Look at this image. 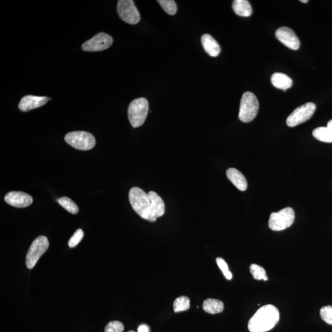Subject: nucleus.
Returning a JSON list of instances; mask_svg holds the SVG:
<instances>
[{
    "mask_svg": "<svg viewBox=\"0 0 332 332\" xmlns=\"http://www.w3.org/2000/svg\"><path fill=\"white\" fill-rule=\"evenodd\" d=\"M280 320V313L275 306L267 305L256 312L249 320L250 332H267L275 327Z\"/></svg>",
    "mask_w": 332,
    "mask_h": 332,
    "instance_id": "1",
    "label": "nucleus"
},
{
    "mask_svg": "<svg viewBox=\"0 0 332 332\" xmlns=\"http://www.w3.org/2000/svg\"><path fill=\"white\" fill-rule=\"evenodd\" d=\"M129 199L132 209L140 217L148 221H156L157 218L152 209L150 199L141 188H132L129 191Z\"/></svg>",
    "mask_w": 332,
    "mask_h": 332,
    "instance_id": "2",
    "label": "nucleus"
},
{
    "mask_svg": "<svg viewBox=\"0 0 332 332\" xmlns=\"http://www.w3.org/2000/svg\"><path fill=\"white\" fill-rule=\"evenodd\" d=\"M149 111V103L145 98L135 99L129 105L128 114L129 122L132 127L139 128L147 119Z\"/></svg>",
    "mask_w": 332,
    "mask_h": 332,
    "instance_id": "3",
    "label": "nucleus"
},
{
    "mask_svg": "<svg viewBox=\"0 0 332 332\" xmlns=\"http://www.w3.org/2000/svg\"><path fill=\"white\" fill-rule=\"evenodd\" d=\"M259 109L257 97L250 92H245L242 96L238 117L241 122L249 123L254 120Z\"/></svg>",
    "mask_w": 332,
    "mask_h": 332,
    "instance_id": "4",
    "label": "nucleus"
},
{
    "mask_svg": "<svg viewBox=\"0 0 332 332\" xmlns=\"http://www.w3.org/2000/svg\"><path fill=\"white\" fill-rule=\"evenodd\" d=\"M65 141L72 147L83 151L91 150L96 143L94 136L86 131L69 132L65 136Z\"/></svg>",
    "mask_w": 332,
    "mask_h": 332,
    "instance_id": "5",
    "label": "nucleus"
},
{
    "mask_svg": "<svg viewBox=\"0 0 332 332\" xmlns=\"http://www.w3.org/2000/svg\"><path fill=\"white\" fill-rule=\"evenodd\" d=\"M49 246L48 239L45 236H39L33 241L28 251L25 261L28 268H34L39 259L47 251Z\"/></svg>",
    "mask_w": 332,
    "mask_h": 332,
    "instance_id": "6",
    "label": "nucleus"
},
{
    "mask_svg": "<svg viewBox=\"0 0 332 332\" xmlns=\"http://www.w3.org/2000/svg\"><path fill=\"white\" fill-rule=\"evenodd\" d=\"M295 212L291 207H286L270 215L269 227L274 231H281L288 229L293 224Z\"/></svg>",
    "mask_w": 332,
    "mask_h": 332,
    "instance_id": "7",
    "label": "nucleus"
},
{
    "mask_svg": "<svg viewBox=\"0 0 332 332\" xmlns=\"http://www.w3.org/2000/svg\"><path fill=\"white\" fill-rule=\"evenodd\" d=\"M316 109L314 103L309 102L295 109L287 118L286 124L289 127H295L310 119Z\"/></svg>",
    "mask_w": 332,
    "mask_h": 332,
    "instance_id": "8",
    "label": "nucleus"
},
{
    "mask_svg": "<svg viewBox=\"0 0 332 332\" xmlns=\"http://www.w3.org/2000/svg\"><path fill=\"white\" fill-rule=\"evenodd\" d=\"M117 11L120 18L126 23L131 25L139 23L140 13L132 0H119L117 4Z\"/></svg>",
    "mask_w": 332,
    "mask_h": 332,
    "instance_id": "9",
    "label": "nucleus"
},
{
    "mask_svg": "<svg viewBox=\"0 0 332 332\" xmlns=\"http://www.w3.org/2000/svg\"><path fill=\"white\" fill-rule=\"evenodd\" d=\"M113 43L111 36L105 33H99L82 45V49L86 52L102 51L109 48Z\"/></svg>",
    "mask_w": 332,
    "mask_h": 332,
    "instance_id": "10",
    "label": "nucleus"
},
{
    "mask_svg": "<svg viewBox=\"0 0 332 332\" xmlns=\"http://www.w3.org/2000/svg\"><path fill=\"white\" fill-rule=\"evenodd\" d=\"M278 40L285 45L288 48L297 50L300 48V42L293 30L290 28L283 27L279 28L275 32Z\"/></svg>",
    "mask_w": 332,
    "mask_h": 332,
    "instance_id": "11",
    "label": "nucleus"
},
{
    "mask_svg": "<svg viewBox=\"0 0 332 332\" xmlns=\"http://www.w3.org/2000/svg\"><path fill=\"white\" fill-rule=\"evenodd\" d=\"M5 201L11 206L24 208L29 206L33 201L32 197L22 191H11L5 196Z\"/></svg>",
    "mask_w": 332,
    "mask_h": 332,
    "instance_id": "12",
    "label": "nucleus"
},
{
    "mask_svg": "<svg viewBox=\"0 0 332 332\" xmlns=\"http://www.w3.org/2000/svg\"><path fill=\"white\" fill-rule=\"evenodd\" d=\"M47 97H38L34 95H26L22 98L19 104V108L22 112H28L41 107L48 102Z\"/></svg>",
    "mask_w": 332,
    "mask_h": 332,
    "instance_id": "13",
    "label": "nucleus"
},
{
    "mask_svg": "<svg viewBox=\"0 0 332 332\" xmlns=\"http://www.w3.org/2000/svg\"><path fill=\"white\" fill-rule=\"evenodd\" d=\"M227 178L239 190L244 191L247 188V182L246 177L240 171L235 168L228 169L226 172Z\"/></svg>",
    "mask_w": 332,
    "mask_h": 332,
    "instance_id": "14",
    "label": "nucleus"
},
{
    "mask_svg": "<svg viewBox=\"0 0 332 332\" xmlns=\"http://www.w3.org/2000/svg\"><path fill=\"white\" fill-rule=\"evenodd\" d=\"M201 43L205 51L212 57H216L220 54V45L212 36L209 34L202 35Z\"/></svg>",
    "mask_w": 332,
    "mask_h": 332,
    "instance_id": "15",
    "label": "nucleus"
},
{
    "mask_svg": "<svg viewBox=\"0 0 332 332\" xmlns=\"http://www.w3.org/2000/svg\"><path fill=\"white\" fill-rule=\"evenodd\" d=\"M151 202L152 209L156 218L164 215L165 205L162 199L154 191H151L148 194Z\"/></svg>",
    "mask_w": 332,
    "mask_h": 332,
    "instance_id": "16",
    "label": "nucleus"
},
{
    "mask_svg": "<svg viewBox=\"0 0 332 332\" xmlns=\"http://www.w3.org/2000/svg\"><path fill=\"white\" fill-rule=\"evenodd\" d=\"M271 83L275 88L283 90L284 91L291 88L292 85V80L291 78L283 73L279 72L272 75Z\"/></svg>",
    "mask_w": 332,
    "mask_h": 332,
    "instance_id": "17",
    "label": "nucleus"
},
{
    "mask_svg": "<svg viewBox=\"0 0 332 332\" xmlns=\"http://www.w3.org/2000/svg\"><path fill=\"white\" fill-rule=\"evenodd\" d=\"M233 10L236 15L242 17L252 15V8L247 0H235L232 5Z\"/></svg>",
    "mask_w": 332,
    "mask_h": 332,
    "instance_id": "18",
    "label": "nucleus"
},
{
    "mask_svg": "<svg viewBox=\"0 0 332 332\" xmlns=\"http://www.w3.org/2000/svg\"><path fill=\"white\" fill-rule=\"evenodd\" d=\"M202 307L206 313L215 314L222 313L224 310V306L223 302L220 300L209 298L204 301Z\"/></svg>",
    "mask_w": 332,
    "mask_h": 332,
    "instance_id": "19",
    "label": "nucleus"
},
{
    "mask_svg": "<svg viewBox=\"0 0 332 332\" xmlns=\"http://www.w3.org/2000/svg\"><path fill=\"white\" fill-rule=\"evenodd\" d=\"M313 135L316 139L325 143H332V133L327 127H319L315 129Z\"/></svg>",
    "mask_w": 332,
    "mask_h": 332,
    "instance_id": "20",
    "label": "nucleus"
},
{
    "mask_svg": "<svg viewBox=\"0 0 332 332\" xmlns=\"http://www.w3.org/2000/svg\"><path fill=\"white\" fill-rule=\"evenodd\" d=\"M56 201H58L61 206L68 211L69 212L71 213L72 214L75 215L78 213V207L71 199L67 198V197H62L61 198L56 199Z\"/></svg>",
    "mask_w": 332,
    "mask_h": 332,
    "instance_id": "21",
    "label": "nucleus"
},
{
    "mask_svg": "<svg viewBox=\"0 0 332 332\" xmlns=\"http://www.w3.org/2000/svg\"><path fill=\"white\" fill-rule=\"evenodd\" d=\"M190 307V301L189 298L186 296H181L177 298L174 302L173 308L175 313H179L187 311Z\"/></svg>",
    "mask_w": 332,
    "mask_h": 332,
    "instance_id": "22",
    "label": "nucleus"
},
{
    "mask_svg": "<svg viewBox=\"0 0 332 332\" xmlns=\"http://www.w3.org/2000/svg\"><path fill=\"white\" fill-rule=\"evenodd\" d=\"M250 271L251 272L252 276L255 280L267 281L268 280L267 276L265 269L263 267L258 265V264H252L250 266Z\"/></svg>",
    "mask_w": 332,
    "mask_h": 332,
    "instance_id": "23",
    "label": "nucleus"
},
{
    "mask_svg": "<svg viewBox=\"0 0 332 332\" xmlns=\"http://www.w3.org/2000/svg\"><path fill=\"white\" fill-rule=\"evenodd\" d=\"M157 2L169 15H174L176 13L177 8L174 0H158Z\"/></svg>",
    "mask_w": 332,
    "mask_h": 332,
    "instance_id": "24",
    "label": "nucleus"
},
{
    "mask_svg": "<svg viewBox=\"0 0 332 332\" xmlns=\"http://www.w3.org/2000/svg\"><path fill=\"white\" fill-rule=\"evenodd\" d=\"M320 317H321L323 321L332 325V306L328 305L325 306L320 309Z\"/></svg>",
    "mask_w": 332,
    "mask_h": 332,
    "instance_id": "25",
    "label": "nucleus"
},
{
    "mask_svg": "<svg viewBox=\"0 0 332 332\" xmlns=\"http://www.w3.org/2000/svg\"><path fill=\"white\" fill-rule=\"evenodd\" d=\"M84 232L82 230L78 229L76 231L74 234L73 235L69 241L68 244L70 248H73V247L77 246L80 243V241L82 240Z\"/></svg>",
    "mask_w": 332,
    "mask_h": 332,
    "instance_id": "26",
    "label": "nucleus"
},
{
    "mask_svg": "<svg viewBox=\"0 0 332 332\" xmlns=\"http://www.w3.org/2000/svg\"><path fill=\"white\" fill-rule=\"evenodd\" d=\"M216 263H217L219 268L221 269L222 273H223L224 276L226 278L227 280H232V274L231 273V272L229 271V267H228L227 264L225 262L224 259H222V258H216Z\"/></svg>",
    "mask_w": 332,
    "mask_h": 332,
    "instance_id": "27",
    "label": "nucleus"
},
{
    "mask_svg": "<svg viewBox=\"0 0 332 332\" xmlns=\"http://www.w3.org/2000/svg\"><path fill=\"white\" fill-rule=\"evenodd\" d=\"M124 326L119 321H112L108 323L105 327V332H123Z\"/></svg>",
    "mask_w": 332,
    "mask_h": 332,
    "instance_id": "28",
    "label": "nucleus"
},
{
    "mask_svg": "<svg viewBox=\"0 0 332 332\" xmlns=\"http://www.w3.org/2000/svg\"><path fill=\"white\" fill-rule=\"evenodd\" d=\"M138 332H150L147 325H142L138 328Z\"/></svg>",
    "mask_w": 332,
    "mask_h": 332,
    "instance_id": "29",
    "label": "nucleus"
},
{
    "mask_svg": "<svg viewBox=\"0 0 332 332\" xmlns=\"http://www.w3.org/2000/svg\"><path fill=\"white\" fill-rule=\"evenodd\" d=\"M327 127L330 129V131L332 133V120L330 121H329V122L327 124Z\"/></svg>",
    "mask_w": 332,
    "mask_h": 332,
    "instance_id": "30",
    "label": "nucleus"
},
{
    "mask_svg": "<svg viewBox=\"0 0 332 332\" xmlns=\"http://www.w3.org/2000/svg\"><path fill=\"white\" fill-rule=\"evenodd\" d=\"M300 2H302V3H305V4H306V3H308V0H301Z\"/></svg>",
    "mask_w": 332,
    "mask_h": 332,
    "instance_id": "31",
    "label": "nucleus"
},
{
    "mask_svg": "<svg viewBox=\"0 0 332 332\" xmlns=\"http://www.w3.org/2000/svg\"><path fill=\"white\" fill-rule=\"evenodd\" d=\"M128 332H135V331H129Z\"/></svg>",
    "mask_w": 332,
    "mask_h": 332,
    "instance_id": "32",
    "label": "nucleus"
}]
</instances>
